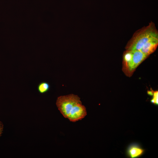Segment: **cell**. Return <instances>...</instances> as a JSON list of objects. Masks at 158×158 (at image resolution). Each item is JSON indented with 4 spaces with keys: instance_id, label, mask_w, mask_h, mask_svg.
<instances>
[{
    "instance_id": "cell-6",
    "label": "cell",
    "mask_w": 158,
    "mask_h": 158,
    "mask_svg": "<svg viewBox=\"0 0 158 158\" xmlns=\"http://www.w3.org/2000/svg\"><path fill=\"white\" fill-rule=\"evenodd\" d=\"M50 85L48 83L42 82L38 85L37 89L38 92L41 94H44L47 92L49 90Z\"/></svg>"
},
{
    "instance_id": "cell-7",
    "label": "cell",
    "mask_w": 158,
    "mask_h": 158,
    "mask_svg": "<svg viewBox=\"0 0 158 158\" xmlns=\"http://www.w3.org/2000/svg\"><path fill=\"white\" fill-rule=\"evenodd\" d=\"M152 99L150 100V102L153 104L158 105V91H153V94Z\"/></svg>"
},
{
    "instance_id": "cell-4",
    "label": "cell",
    "mask_w": 158,
    "mask_h": 158,
    "mask_svg": "<svg viewBox=\"0 0 158 158\" xmlns=\"http://www.w3.org/2000/svg\"><path fill=\"white\" fill-rule=\"evenodd\" d=\"M138 143H133L128 147L126 150L128 157L131 158H137L142 156L145 152Z\"/></svg>"
},
{
    "instance_id": "cell-2",
    "label": "cell",
    "mask_w": 158,
    "mask_h": 158,
    "mask_svg": "<svg viewBox=\"0 0 158 158\" xmlns=\"http://www.w3.org/2000/svg\"><path fill=\"white\" fill-rule=\"evenodd\" d=\"M156 38H158V30L154 23L151 21L148 25L135 32L125 49L126 50H140L147 42Z\"/></svg>"
},
{
    "instance_id": "cell-3",
    "label": "cell",
    "mask_w": 158,
    "mask_h": 158,
    "mask_svg": "<svg viewBox=\"0 0 158 158\" xmlns=\"http://www.w3.org/2000/svg\"><path fill=\"white\" fill-rule=\"evenodd\" d=\"M140 50H126L123 55L122 71L127 77H131L137 67L148 57Z\"/></svg>"
},
{
    "instance_id": "cell-5",
    "label": "cell",
    "mask_w": 158,
    "mask_h": 158,
    "mask_svg": "<svg viewBox=\"0 0 158 158\" xmlns=\"http://www.w3.org/2000/svg\"><path fill=\"white\" fill-rule=\"evenodd\" d=\"M158 45V38H153L146 43L140 50L148 56L156 50Z\"/></svg>"
},
{
    "instance_id": "cell-8",
    "label": "cell",
    "mask_w": 158,
    "mask_h": 158,
    "mask_svg": "<svg viewBox=\"0 0 158 158\" xmlns=\"http://www.w3.org/2000/svg\"><path fill=\"white\" fill-rule=\"evenodd\" d=\"M4 128V125L0 121V136L3 133Z\"/></svg>"
},
{
    "instance_id": "cell-1",
    "label": "cell",
    "mask_w": 158,
    "mask_h": 158,
    "mask_svg": "<svg viewBox=\"0 0 158 158\" xmlns=\"http://www.w3.org/2000/svg\"><path fill=\"white\" fill-rule=\"evenodd\" d=\"M56 104L64 117L72 122L82 120L87 114L86 108L82 104L80 98L73 94L59 97Z\"/></svg>"
}]
</instances>
